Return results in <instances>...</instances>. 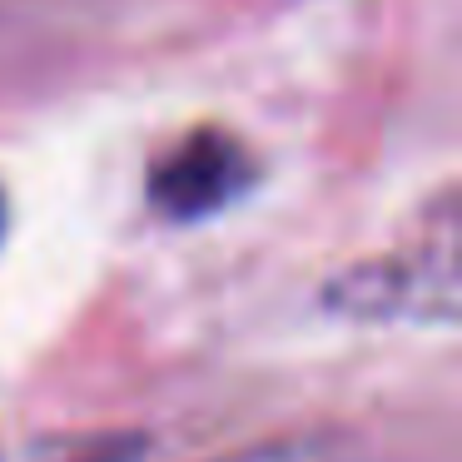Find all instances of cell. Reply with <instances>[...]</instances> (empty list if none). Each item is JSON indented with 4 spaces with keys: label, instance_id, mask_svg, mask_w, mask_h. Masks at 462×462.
Here are the masks:
<instances>
[{
    "label": "cell",
    "instance_id": "obj_1",
    "mask_svg": "<svg viewBox=\"0 0 462 462\" xmlns=\"http://www.w3.org/2000/svg\"><path fill=\"white\" fill-rule=\"evenodd\" d=\"M457 209L452 189L438 194L418 239L363 259L323 283V309L358 323H457Z\"/></svg>",
    "mask_w": 462,
    "mask_h": 462
},
{
    "label": "cell",
    "instance_id": "obj_2",
    "mask_svg": "<svg viewBox=\"0 0 462 462\" xmlns=\"http://www.w3.org/2000/svg\"><path fill=\"white\" fill-rule=\"evenodd\" d=\"M249 184L254 154L229 130H194L150 170V199L174 219H204L234 204Z\"/></svg>",
    "mask_w": 462,
    "mask_h": 462
},
{
    "label": "cell",
    "instance_id": "obj_3",
    "mask_svg": "<svg viewBox=\"0 0 462 462\" xmlns=\"http://www.w3.org/2000/svg\"><path fill=\"white\" fill-rule=\"evenodd\" d=\"M219 462H348V448L328 432H289V438H269L244 452H229Z\"/></svg>",
    "mask_w": 462,
    "mask_h": 462
},
{
    "label": "cell",
    "instance_id": "obj_4",
    "mask_svg": "<svg viewBox=\"0 0 462 462\" xmlns=\"http://www.w3.org/2000/svg\"><path fill=\"white\" fill-rule=\"evenodd\" d=\"M0 234H5V194H0Z\"/></svg>",
    "mask_w": 462,
    "mask_h": 462
}]
</instances>
